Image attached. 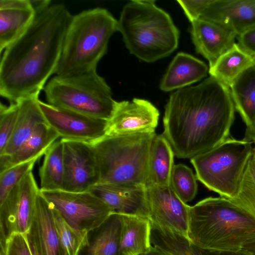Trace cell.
I'll return each instance as SVG.
<instances>
[{
	"instance_id": "60d3db41",
	"label": "cell",
	"mask_w": 255,
	"mask_h": 255,
	"mask_svg": "<svg viewBox=\"0 0 255 255\" xmlns=\"http://www.w3.org/2000/svg\"><path fill=\"white\" fill-rule=\"evenodd\" d=\"M244 249L250 252L253 255H255V239L249 241L244 246Z\"/></svg>"
},
{
	"instance_id": "9a60e30c",
	"label": "cell",
	"mask_w": 255,
	"mask_h": 255,
	"mask_svg": "<svg viewBox=\"0 0 255 255\" xmlns=\"http://www.w3.org/2000/svg\"><path fill=\"white\" fill-rule=\"evenodd\" d=\"M88 191L101 199L114 212L148 218L145 186L98 183Z\"/></svg>"
},
{
	"instance_id": "d6a6232c",
	"label": "cell",
	"mask_w": 255,
	"mask_h": 255,
	"mask_svg": "<svg viewBox=\"0 0 255 255\" xmlns=\"http://www.w3.org/2000/svg\"><path fill=\"white\" fill-rule=\"evenodd\" d=\"M19 105L10 103L6 106L0 105V153L4 150L9 140L17 120Z\"/></svg>"
},
{
	"instance_id": "ab89813d",
	"label": "cell",
	"mask_w": 255,
	"mask_h": 255,
	"mask_svg": "<svg viewBox=\"0 0 255 255\" xmlns=\"http://www.w3.org/2000/svg\"><path fill=\"white\" fill-rule=\"evenodd\" d=\"M244 139L252 142L255 145V120L251 126L247 127Z\"/></svg>"
},
{
	"instance_id": "9c48e42d",
	"label": "cell",
	"mask_w": 255,
	"mask_h": 255,
	"mask_svg": "<svg viewBox=\"0 0 255 255\" xmlns=\"http://www.w3.org/2000/svg\"><path fill=\"white\" fill-rule=\"evenodd\" d=\"M40 194L73 229L88 233L102 225L113 210L89 191H42Z\"/></svg>"
},
{
	"instance_id": "52a82bcc",
	"label": "cell",
	"mask_w": 255,
	"mask_h": 255,
	"mask_svg": "<svg viewBox=\"0 0 255 255\" xmlns=\"http://www.w3.org/2000/svg\"><path fill=\"white\" fill-rule=\"evenodd\" d=\"M47 103L87 116L108 121L117 101L97 71L69 76L56 75L43 89Z\"/></svg>"
},
{
	"instance_id": "5b68a950",
	"label": "cell",
	"mask_w": 255,
	"mask_h": 255,
	"mask_svg": "<svg viewBox=\"0 0 255 255\" xmlns=\"http://www.w3.org/2000/svg\"><path fill=\"white\" fill-rule=\"evenodd\" d=\"M118 20L106 9L96 7L73 15L66 31L56 75L69 76L95 71L107 52Z\"/></svg>"
},
{
	"instance_id": "d4e9b609",
	"label": "cell",
	"mask_w": 255,
	"mask_h": 255,
	"mask_svg": "<svg viewBox=\"0 0 255 255\" xmlns=\"http://www.w3.org/2000/svg\"><path fill=\"white\" fill-rule=\"evenodd\" d=\"M174 153L163 134H156L150 148L147 186L171 185Z\"/></svg>"
},
{
	"instance_id": "30bf717a",
	"label": "cell",
	"mask_w": 255,
	"mask_h": 255,
	"mask_svg": "<svg viewBox=\"0 0 255 255\" xmlns=\"http://www.w3.org/2000/svg\"><path fill=\"white\" fill-rule=\"evenodd\" d=\"M146 190L151 229L166 237L189 242L190 206L178 197L171 185L147 186Z\"/></svg>"
},
{
	"instance_id": "e0dca14e",
	"label": "cell",
	"mask_w": 255,
	"mask_h": 255,
	"mask_svg": "<svg viewBox=\"0 0 255 255\" xmlns=\"http://www.w3.org/2000/svg\"><path fill=\"white\" fill-rule=\"evenodd\" d=\"M199 18L221 24L238 36L255 27V0H211Z\"/></svg>"
},
{
	"instance_id": "4dcf8cb0",
	"label": "cell",
	"mask_w": 255,
	"mask_h": 255,
	"mask_svg": "<svg viewBox=\"0 0 255 255\" xmlns=\"http://www.w3.org/2000/svg\"><path fill=\"white\" fill-rule=\"evenodd\" d=\"M197 177L192 170L184 164L174 165L171 177V186L178 197L184 203L191 201L198 190Z\"/></svg>"
},
{
	"instance_id": "ffe728a7",
	"label": "cell",
	"mask_w": 255,
	"mask_h": 255,
	"mask_svg": "<svg viewBox=\"0 0 255 255\" xmlns=\"http://www.w3.org/2000/svg\"><path fill=\"white\" fill-rule=\"evenodd\" d=\"M209 69L202 61L192 55L179 52L170 63L160 84L164 92L182 89L206 76Z\"/></svg>"
},
{
	"instance_id": "603a6c76",
	"label": "cell",
	"mask_w": 255,
	"mask_h": 255,
	"mask_svg": "<svg viewBox=\"0 0 255 255\" xmlns=\"http://www.w3.org/2000/svg\"><path fill=\"white\" fill-rule=\"evenodd\" d=\"M121 228L120 215L114 212L102 225L88 232L77 255H118Z\"/></svg>"
},
{
	"instance_id": "4fadbf2b",
	"label": "cell",
	"mask_w": 255,
	"mask_h": 255,
	"mask_svg": "<svg viewBox=\"0 0 255 255\" xmlns=\"http://www.w3.org/2000/svg\"><path fill=\"white\" fill-rule=\"evenodd\" d=\"M46 121L62 139L91 143L106 135L108 121L56 107L38 100Z\"/></svg>"
},
{
	"instance_id": "6da1fadb",
	"label": "cell",
	"mask_w": 255,
	"mask_h": 255,
	"mask_svg": "<svg viewBox=\"0 0 255 255\" xmlns=\"http://www.w3.org/2000/svg\"><path fill=\"white\" fill-rule=\"evenodd\" d=\"M235 112L229 88L210 76L171 94L162 134L176 156L191 159L229 138Z\"/></svg>"
},
{
	"instance_id": "8fae6325",
	"label": "cell",
	"mask_w": 255,
	"mask_h": 255,
	"mask_svg": "<svg viewBox=\"0 0 255 255\" xmlns=\"http://www.w3.org/2000/svg\"><path fill=\"white\" fill-rule=\"evenodd\" d=\"M38 188L33 173H28L0 204V245L13 234L27 233L31 224Z\"/></svg>"
},
{
	"instance_id": "5bb4252c",
	"label": "cell",
	"mask_w": 255,
	"mask_h": 255,
	"mask_svg": "<svg viewBox=\"0 0 255 255\" xmlns=\"http://www.w3.org/2000/svg\"><path fill=\"white\" fill-rule=\"evenodd\" d=\"M159 117L158 109L147 100L134 98L117 102L108 121L106 135L154 132Z\"/></svg>"
},
{
	"instance_id": "83f0119b",
	"label": "cell",
	"mask_w": 255,
	"mask_h": 255,
	"mask_svg": "<svg viewBox=\"0 0 255 255\" xmlns=\"http://www.w3.org/2000/svg\"><path fill=\"white\" fill-rule=\"evenodd\" d=\"M39 168L40 190H62L64 165L63 143L62 139L54 142L45 151Z\"/></svg>"
},
{
	"instance_id": "836d02e7",
	"label": "cell",
	"mask_w": 255,
	"mask_h": 255,
	"mask_svg": "<svg viewBox=\"0 0 255 255\" xmlns=\"http://www.w3.org/2000/svg\"><path fill=\"white\" fill-rule=\"evenodd\" d=\"M0 255H33L26 233L12 234L0 248Z\"/></svg>"
},
{
	"instance_id": "8992f818",
	"label": "cell",
	"mask_w": 255,
	"mask_h": 255,
	"mask_svg": "<svg viewBox=\"0 0 255 255\" xmlns=\"http://www.w3.org/2000/svg\"><path fill=\"white\" fill-rule=\"evenodd\" d=\"M154 132L107 136L90 143L98 165L99 183L146 186Z\"/></svg>"
},
{
	"instance_id": "7402d4cb",
	"label": "cell",
	"mask_w": 255,
	"mask_h": 255,
	"mask_svg": "<svg viewBox=\"0 0 255 255\" xmlns=\"http://www.w3.org/2000/svg\"><path fill=\"white\" fill-rule=\"evenodd\" d=\"M60 136L47 122L38 124L32 134L12 154L0 156V172L42 156Z\"/></svg>"
},
{
	"instance_id": "ac0fdd59",
	"label": "cell",
	"mask_w": 255,
	"mask_h": 255,
	"mask_svg": "<svg viewBox=\"0 0 255 255\" xmlns=\"http://www.w3.org/2000/svg\"><path fill=\"white\" fill-rule=\"evenodd\" d=\"M33 255H59V243L52 209L38 193L33 220L26 233Z\"/></svg>"
},
{
	"instance_id": "484cf974",
	"label": "cell",
	"mask_w": 255,
	"mask_h": 255,
	"mask_svg": "<svg viewBox=\"0 0 255 255\" xmlns=\"http://www.w3.org/2000/svg\"><path fill=\"white\" fill-rule=\"evenodd\" d=\"M235 108L247 127L255 120V64L243 72L229 88Z\"/></svg>"
},
{
	"instance_id": "8d00e7d4",
	"label": "cell",
	"mask_w": 255,
	"mask_h": 255,
	"mask_svg": "<svg viewBox=\"0 0 255 255\" xmlns=\"http://www.w3.org/2000/svg\"><path fill=\"white\" fill-rule=\"evenodd\" d=\"M185 255H253L245 249L236 251L205 250L198 248L191 244L187 249Z\"/></svg>"
},
{
	"instance_id": "74e56055",
	"label": "cell",
	"mask_w": 255,
	"mask_h": 255,
	"mask_svg": "<svg viewBox=\"0 0 255 255\" xmlns=\"http://www.w3.org/2000/svg\"><path fill=\"white\" fill-rule=\"evenodd\" d=\"M29 2L35 13L45 10L51 5L50 0H29Z\"/></svg>"
},
{
	"instance_id": "7c38bea8",
	"label": "cell",
	"mask_w": 255,
	"mask_h": 255,
	"mask_svg": "<svg viewBox=\"0 0 255 255\" xmlns=\"http://www.w3.org/2000/svg\"><path fill=\"white\" fill-rule=\"evenodd\" d=\"M61 139L64 165L62 190L73 192L88 191L100 180L98 165L91 144Z\"/></svg>"
},
{
	"instance_id": "f1b7e54d",
	"label": "cell",
	"mask_w": 255,
	"mask_h": 255,
	"mask_svg": "<svg viewBox=\"0 0 255 255\" xmlns=\"http://www.w3.org/2000/svg\"><path fill=\"white\" fill-rule=\"evenodd\" d=\"M51 207L58 239L59 255H77L86 242L88 233L73 229L54 208Z\"/></svg>"
},
{
	"instance_id": "2e32d148",
	"label": "cell",
	"mask_w": 255,
	"mask_h": 255,
	"mask_svg": "<svg viewBox=\"0 0 255 255\" xmlns=\"http://www.w3.org/2000/svg\"><path fill=\"white\" fill-rule=\"evenodd\" d=\"M191 23L195 49L208 61L209 67L236 43L237 34L221 24L202 18Z\"/></svg>"
},
{
	"instance_id": "4316f807",
	"label": "cell",
	"mask_w": 255,
	"mask_h": 255,
	"mask_svg": "<svg viewBox=\"0 0 255 255\" xmlns=\"http://www.w3.org/2000/svg\"><path fill=\"white\" fill-rule=\"evenodd\" d=\"M254 64L255 59L235 43L209 67V73L210 76L229 88L243 72Z\"/></svg>"
},
{
	"instance_id": "277c9868",
	"label": "cell",
	"mask_w": 255,
	"mask_h": 255,
	"mask_svg": "<svg viewBox=\"0 0 255 255\" xmlns=\"http://www.w3.org/2000/svg\"><path fill=\"white\" fill-rule=\"evenodd\" d=\"M118 31L129 52L146 62L168 56L178 45V28L153 0H132L126 4L118 20Z\"/></svg>"
},
{
	"instance_id": "d6986e66",
	"label": "cell",
	"mask_w": 255,
	"mask_h": 255,
	"mask_svg": "<svg viewBox=\"0 0 255 255\" xmlns=\"http://www.w3.org/2000/svg\"><path fill=\"white\" fill-rule=\"evenodd\" d=\"M35 16L29 0H0V52L20 37Z\"/></svg>"
},
{
	"instance_id": "e575fe53",
	"label": "cell",
	"mask_w": 255,
	"mask_h": 255,
	"mask_svg": "<svg viewBox=\"0 0 255 255\" xmlns=\"http://www.w3.org/2000/svg\"><path fill=\"white\" fill-rule=\"evenodd\" d=\"M211 0H182L177 2L183 9L188 20L193 22L199 19Z\"/></svg>"
},
{
	"instance_id": "f35d334b",
	"label": "cell",
	"mask_w": 255,
	"mask_h": 255,
	"mask_svg": "<svg viewBox=\"0 0 255 255\" xmlns=\"http://www.w3.org/2000/svg\"><path fill=\"white\" fill-rule=\"evenodd\" d=\"M139 255H176L175 254L168 251L162 248L156 246L152 245L150 249L146 253Z\"/></svg>"
},
{
	"instance_id": "1f68e13d",
	"label": "cell",
	"mask_w": 255,
	"mask_h": 255,
	"mask_svg": "<svg viewBox=\"0 0 255 255\" xmlns=\"http://www.w3.org/2000/svg\"><path fill=\"white\" fill-rule=\"evenodd\" d=\"M41 156L13 166L0 172V204L6 199L12 189L32 170L37 160Z\"/></svg>"
},
{
	"instance_id": "f546056e",
	"label": "cell",
	"mask_w": 255,
	"mask_h": 255,
	"mask_svg": "<svg viewBox=\"0 0 255 255\" xmlns=\"http://www.w3.org/2000/svg\"><path fill=\"white\" fill-rule=\"evenodd\" d=\"M255 218V145L244 171L236 196L229 199Z\"/></svg>"
},
{
	"instance_id": "d590c367",
	"label": "cell",
	"mask_w": 255,
	"mask_h": 255,
	"mask_svg": "<svg viewBox=\"0 0 255 255\" xmlns=\"http://www.w3.org/2000/svg\"><path fill=\"white\" fill-rule=\"evenodd\" d=\"M238 45L245 53L255 59V27L238 35Z\"/></svg>"
},
{
	"instance_id": "ba28073f",
	"label": "cell",
	"mask_w": 255,
	"mask_h": 255,
	"mask_svg": "<svg viewBox=\"0 0 255 255\" xmlns=\"http://www.w3.org/2000/svg\"><path fill=\"white\" fill-rule=\"evenodd\" d=\"M245 139L228 138L214 147L190 159L197 179L221 197L237 195L254 147Z\"/></svg>"
},
{
	"instance_id": "44dd1931",
	"label": "cell",
	"mask_w": 255,
	"mask_h": 255,
	"mask_svg": "<svg viewBox=\"0 0 255 255\" xmlns=\"http://www.w3.org/2000/svg\"><path fill=\"white\" fill-rule=\"evenodd\" d=\"M121 228L118 255H139L152 246L151 225L147 217L120 214Z\"/></svg>"
},
{
	"instance_id": "cb8c5ba5",
	"label": "cell",
	"mask_w": 255,
	"mask_h": 255,
	"mask_svg": "<svg viewBox=\"0 0 255 255\" xmlns=\"http://www.w3.org/2000/svg\"><path fill=\"white\" fill-rule=\"evenodd\" d=\"M38 98L23 99L17 103L19 112L12 134L0 156L12 154L32 134L37 126L46 122L38 104Z\"/></svg>"
},
{
	"instance_id": "7a4b0ae2",
	"label": "cell",
	"mask_w": 255,
	"mask_h": 255,
	"mask_svg": "<svg viewBox=\"0 0 255 255\" xmlns=\"http://www.w3.org/2000/svg\"><path fill=\"white\" fill-rule=\"evenodd\" d=\"M72 16L63 4H51L35 13L26 31L4 50L0 95L10 104L38 98L55 73Z\"/></svg>"
},
{
	"instance_id": "3957f363",
	"label": "cell",
	"mask_w": 255,
	"mask_h": 255,
	"mask_svg": "<svg viewBox=\"0 0 255 255\" xmlns=\"http://www.w3.org/2000/svg\"><path fill=\"white\" fill-rule=\"evenodd\" d=\"M188 237L200 249L240 250L255 239V218L228 198H206L189 207Z\"/></svg>"
}]
</instances>
